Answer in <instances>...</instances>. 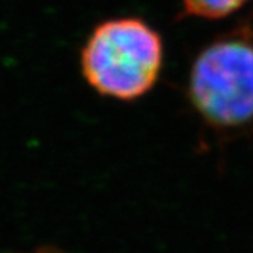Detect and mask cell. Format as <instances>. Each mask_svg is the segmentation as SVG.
<instances>
[{"mask_svg":"<svg viewBox=\"0 0 253 253\" xmlns=\"http://www.w3.org/2000/svg\"><path fill=\"white\" fill-rule=\"evenodd\" d=\"M188 95L197 113L216 128L253 121V43L232 37L205 47L191 67Z\"/></svg>","mask_w":253,"mask_h":253,"instance_id":"2","label":"cell"},{"mask_svg":"<svg viewBox=\"0 0 253 253\" xmlns=\"http://www.w3.org/2000/svg\"><path fill=\"white\" fill-rule=\"evenodd\" d=\"M164 64L160 34L137 17L99 23L81 52V70L98 93L133 101L154 87Z\"/></svg>","mask_w":253,"mask_h":253,"instance_id":"1","label":"cell"},{"mask_svg":"<svg viewBox=\"0 0 253 253\" xmlns=\"http://www.w3.org/2000/svg\"><path fill=\"white\" fill-rule=\"evenodd\" d=\"M247 0H182L183 12L198 19H223L240 9Z\"/></svg>","mask_w":253,"mask_h":253,"instance_id":"3","label":"cell"}]
</instances>
